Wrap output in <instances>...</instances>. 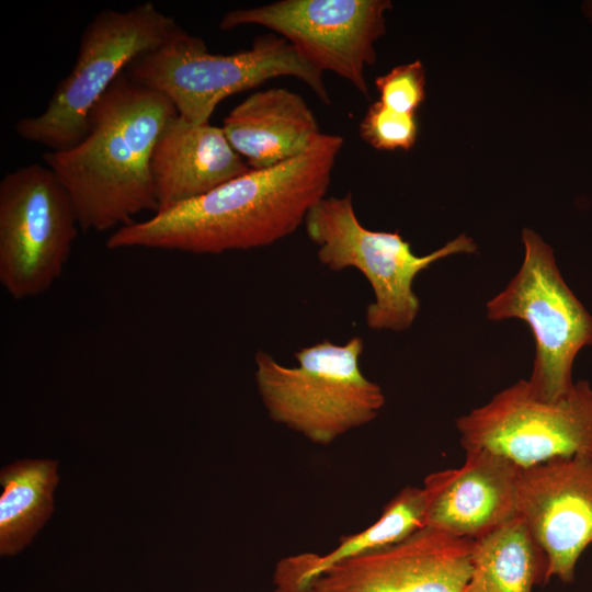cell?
Instances as JSON below:
<instances>
[{
    "label": "cell",
    "instance_id": "obj_12",
    "mask_svg": "<svg viewBox=\"0 0 592 592\" xmlns=\"http://www.w3.org/2000/svg\"><path fill=\"white\" fill-rule=\"evenodd\" d=\"M517 512L547 556L548 581L572 582L592 543V455L558 456L522 468Z\"/></svg>",
    "mask_w": 592,
    "mask_h": 592
},
{
    "label": "cell",
    "instance_id": "obj_16",
    "mask_svg": "<svg viewBox=\"0 0 592 592\" xmlns=\"http://www.w3.org/2000/svg\"><path fill=\"white\" fill-rule=\"evenodd\" d=\"M424 509L423 489L405 487L384 506L374 524L343 536L330 553H303L277 561L273 573L274 592H298L338 563L400 542L424 526Z\"/></svg>",
    "mask_w": 592,
    "mask_h": 592
},
{
    "label": "cell",
    "instance_id": "obj_4",
    "mask_svg": "<svg viewBox=\"0 0 592 592\" xmlns=\"http://www.w3.org/2000/svg\"><path fill=\"white\" fill-rule=\"evenodd\" d=\"M363 350L360 337L344 344L325 339L296 351L295 367L258 351L255 384L270 418L320 445L373 421L385 395L361 371Z\"/></svg>",
    "mask_w": 592,
    "mask_h": 592
},
{
    "label": "cell",
    "instance_id": "obj_21",
    "mask_svg": "<svg viewBox=\"0 0 592 592\" xmlns=\"http://www.w3.org/2000/svg\"><path fill=\"white\" fill-rule=\"evenodd\" d=\"M583 11L588 15V18L592 21V1L584 3Z\"/></svg>",
    "mask_w": 592,
    "mask_h": 592
},
{
    "label": "cell",
    "instance_id": "obj_7",
    "mask_svg": "<svg viewBox=\"0 0 592 592\" xmlns=\"http://www.w3.org/2000/svg\"><path fill=\"white\" fill-rule=\"evenodd\" d=\"M524 259L513 278L486 305L492 321L519 319L535 341L527 380L539 398L555 401L573 386L577 354L592 344V316L565 282L554 250L532 229L522 230Z\"/></svg>",
    "mask_w": 592,
    "mask_h": 592
},
{
    "label": "cell",
    "instance_id": "obj_8",
    "mask_svg": "<svg viewBox=\"0 0 592 592\" xmlns=\"http://www.w3.org/2000/svg\"><path fill=\"white\" fill-rule=\"evenodd\" d=\"M78 227L71 197L47 166L31 163L5 173L0 283L7 293L20 300L46 292L62 274Z\"/></svg>",
    "mask_w": 592,
    "mask_h": 592
},
{
    "label": "cell",
    "instance_id": "obj_11",
    "mask_svg": "<svg viewBox=\"0 0 592 592\" xmlns=\"http://www.w3.org/2000/svg\"><path fill=\"white\" fill-rule=\"evenodd\" d=\"M474 540L423 526L400 542L338 563L298 592H463Z\"/></svg>",
    "mask_w": 592,
    "mask_h": 592
},
{
    "label": "cell",
    "instance_id": "obj_10",
    "mask_svg": "<svg viewBox=\"0 0 592 592\" xmlns=\"http://www.w3.org/2000/svg\"><path fill=\"white\" fill-rule=\"evenodd\" d=\"M391 7L389 0H281L228 11L219 27H266L319 70L334 72L368 96L365 68L376 60L375 43L386 32Z\"/></svg>",
    "mask_w": 592,
    "mask_h": 592
},
{
    "label": "cell",
    "instance_id": "obj_18",
    "mask_svg": "<svg viewBox=\"0 0 592 592\" xmlns=\"http://www.w3.org/2000/svg\"><path fill=\"white\" fill-rule=\"evenodd\" d=\"M59 463L25 458L0 470V555L22 553L52 517L59 483Z\"/></svg>",
    "mask_w": 592,
    "mask_h": 592
},
{
    "label": "cell",
    "instance_id": "obj_9",
    "mask_svg": "<svg viewBox=\"0 0 592 592\" xmlns=\"http://www.w3.org/2000/svg\"><path fill=\"white\" fill-rule=\"evenodd\" d=\"M455 425L465 451L487 449L521 468L558 456L592 455V387L578 380L566 396L548 401L521 379Z\"/></svg>",
    "mask_w": 592,
    "mask_h": 592
},
{
    "label": "cell",
    "instance_id": "obj_6",
    "mask_svg": "<svg viewBox=\"0 0 592 592\" xmlns=\"http://www.w3.org/2000/svg\"><path fill=\"white\" fill-rule=\"evenodd\" d=\"M307 236L317 246V257L331 271L358 270L368 281L374 300L365 312L366 326L375 331L401 332L414 322L420 299L413 291L419 273L446 257L477 251L465 234L435 251L417 255L398 231L364 227L353 207L352 194L319 201L305 219Z\"/></svg>",
    "mask_w": 592,
    "mask_h": 592
},
{
    "label": "cell",
    "instance_id": "obj_13",
    "mask_svg": "<svg viewBox=\"0 0 592 592\" xmlns=\"http://www.w3.org/2000/svg\"><path fill=\"white\" fill-rule=\"evenodd\" d=\"M465 452L459 468L425 477L424 526L475 540L519 515L517 480L522 468L487 449Z\"/></svg>",
    "mask_w": 592,
    "mask_h": 592
},
{
    "label": "cell",
    "instance_id": "obj_14",
    "mask_svg": "<svg viewBox=\"0 0 592 592\" xmlns=\"http://www.w3.org/2000/svg\"><path fill=\"white\" fill-rule=\"evenodd\" d=\"M249 170L221 127L196 124L178 114L164 126L151 153L157 213L196 198Z\"/></svg>",
    "mask_w": 592,
    "mask_h": 592
},
{
    "label": "cell",
    "instance_id": "obj_2",
    "mask_svg": "<svg viewBox=\"0 0 592 592\" xmlns=\"http://www.w3.org/2000/svg\"><path fill=\"white\" fill-rule=\"evenodd\" d=\"M175 115L168 96L123 71L92 107L86 137L69 149L43 153L71 197L80 229H118L136 214L157 213L151 153Z\"/></svg>",
    "mask_w": 592,
    "mask_h": 592
},
{
    "label": "cell",
    "instance_id": "obj_20",
    "mask_svg": "<svg viewBox=\"0 0 592 592\" xmlns=\"http://www.w3.org/2000/svg\"><path fill=\"white\" fill-rule=\"evenodd\" d=\"M379 101L391 110L415 114L425 99V70L420 60L399 65L375 80Z\"/></svg>",
    "mask_w": 592,
    "mask_h": 592
},
{
    "label": "cell",
    "instance_id": "obj_19",
    "mask_svg": "<svg viewBox=\"0 0 592 592\" xmlns=\"http://www.w3.org/2000/svg\"><path fill=\"white\" fill-rule=\"evenodd\" d=\"M360 136L377 150H409L418 137L415 114L400 113L379 100L372 103L360 123Z\"/></svg>",
    "mask_w": 592,
    "mask_h": 592
},
{
    "label": "cell",
    "instance_id": "obj_17",
    "mask_svg": "<svg viewBox=\"0 0 592 592\" xmlns=\"http://www.w3.org/2000/svg\"><path fill=\"white\" fill-rule=\"evenodd\" d=\"M548 560L522 516L474 540L463 592H532L546 584Z\"/></svg>",
    "mask_w": 592,
    "mask_h": 592
},
{
    "label": "cell",
    "instance_id": "obj_3",
    "mask_svg": "<svg viewBox=\"0 0 592 592\" xmlns=\"http://www.w3.org/2000/svg\"><path fill=\"white\" fill-rule=\"evenodd\" d=\"M125 72L132 81L168 96L179 115L196 124L209 123L224 99L276 77L297 78L323 103H331L323 72L275 34L257 37L248 49L220 55L181 30L135 59Z\"/></svg>",
    "mask_w": 592,
    "mask_h": 592
},
{
    "label": "cell",
    "instance_id": "obj_5",
    "mask_svg": "<svg viewBox=\"0 0 592 592\" xmlns=\"http://www.w3.org/2000/svg\"><path fill=\"white\" fill-rule=\"evenodd\" d=\"M183 30L152 2L98 12L82 32L72 69L38 115L19 119L15 133L50 151L66 150L88 133V116L114 80L139 56Z\"/></svg>",
    "mask_w": 592,
    "mask_h": 592
},
{
    "label": "cell",
    "instance_id": "obj_1",
    "mask_svg": "<svg viewBox=\"0 0 592 592\" xmlns=\"http://www.w3.org/2000/svg\"><path fill=\"white\" fill-rule=\"evenodd\" d=\"M340 135L320 134L301 155L252 170L152 217L116 229L110 250L147 248L218 254L270 246L305 224L326 197Z\"/></svg>",
    "mask_w": 592,
    "mask_h": 592
},
{
    "label": "cell",
    "instance_id": "obj_15",
    "mask_svg": "<svg viewBox=\"0 0 592 592\" xmlns=\"http://www.w3.org/2000/svg\"><path fill=\"white\" fill-rule=\"evenodd\" d=\"M221 128L252 170L267 169L301 155L321 134L306 101L285 88L250 94L229 112Z\"/></svg>",
    "mask_w": 592,
    "mask_h": 592
}]
</instances>
